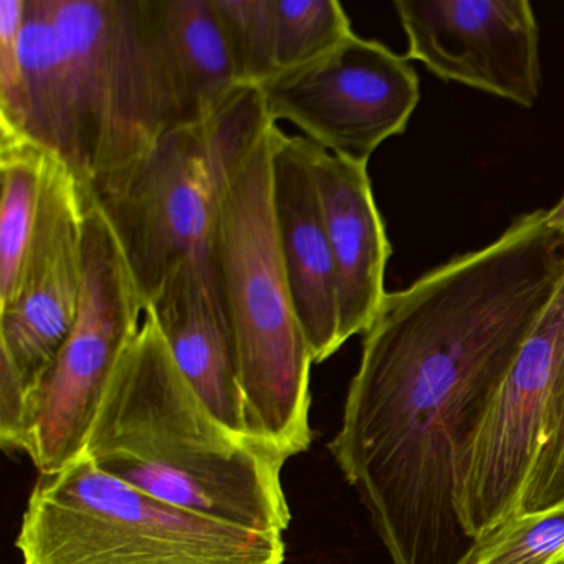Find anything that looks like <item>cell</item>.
Returning a JSON list of instances; mask_svg holds the SVG:
<instances>
[{
	"instance_id": "obj_1",
	"label": "cell",
	"mask_w": 564,
	"mask_h": 564,
	"mask_svg": "<svg viewBox=\"0 0 564 564\" xmlns=\"http://www.w3.org/2000/svg\"><path fill=\"white\" fill-rule=\"evenodd\" d=\"M547 210L386 293L329 452L391 564H455L468 455L518 352L564 282Z\"/></svg>"
},
{
	"instance_id": "obj_2",
	"label": "cell",
	"mask_w": 564,
	"mask_h": 564,
	"mask_svg": "<svg viewBox=\"0 0 564 564\" xmlns=\"http://www.w3.org/2000/svg\"><path fill=\"white\" fill-rule=\"evenodd\" d=\"M87 455L95 467L170 505L260 533L289 528V458L213 414L147 315L115 369Z\"/></svg>"
},
{
	"instance_id": "obj_3",
	"label": "cell",
	"mask_w": 564,
	"mask_h": 564,
	"mask_svg": "<svg viewBox=\"0 0 564 564\" xmlns=\"http://www.w3.org/2000/svg\"><path fill=\"white\" fill-rule=\"evenodd\" d=\"M22 137L82 187L137 161L161 137L134 0H28Z\"/></svg>"
},
{
	"instance_id": "obj_4",
	"label": "cell",
	"mask_w": 564,
	"mask_h": 564,
	"mask_svg": "<svg viewBox=\"0 0 564 564\" xmlns=\"http://www.w3.org/2000/svg\"><path fill=\"white\" fill-rule=\"evenodd\" d=\"M270 123L227 177L210 272L242 386L247 432L286 458L312 444V351L296 316L272 209Z\"/></svg>"
},
{
	"instance_id": "obj_5",
	"label": "cell",
	"mask_w": 564,
	"mask_h": 564,
	"mask_svg": "<svg viewBox=\"0 0 564 564\" xmlns=\"http://www.w3.org/2000/svg\"><path fill=\"white\" fill-rule=\"evenodd\" d=\"M270 123L259 88L240 87L209 120L167 131L137 161L84 187L117 239L144 313L183 263H200L214 286L210 242L227 177Z\"/></svg>"
},
{
	"instance_id": "obj_6",
	"label": "cell",
	"mask_w": 564,
	"mask_h": 564,
	"mask_svg": "<svg viewBox=\"0 0 564 564\" xmlns=\"http://www.w3.org/2000/svg\"><path fill=\"white\" fill-rule=\"evenodd\" d=\"M24 564H283V534L158 500L82 455L41 474L22 517Z\"/></svg>"
},
{
	"instance_id": "obj_7",
	"label": "cell",
	"mask_w": 564,
	"mask_h": 564,
	"mask_svg": "<svg viewBox=\"0 0 564 564\" xmlns=\"http://www.w3.org/2000/svg\"><path fill=\"white\" fill-rule=\"evenodd\" d=\"M84 262L77 323L29 399L25 455L41 474H55L84 455L115 369L144 313L117 239L87 194Z\"/></svg>"
},
{
	"instance_id": "obj_8",
	"label": "cell",
	"mask_w": 564,
	"mask_h": 564,
	"mask_svg": "<svg viewBox=\"0 0 564 564\" xmlns=\"http://www.w3.org/2000/svg\"><path fill=\"white\" fill-rule=\"evenodd\" d=\"M259 90L272 123L290 121L328 153L366 166L384 141L404 133L421 98L408 57L355 34Z\"/></svg>"
},
{
	"instance_id": "obj_9",
	"label": "cell",
	"mask_w": 564,
	"mask_h": 564,
	"mask_svg": "<svg viewBox=\"0 0 564 564\" xmlns=\"http://www.w3.org/2000/svg\"><path fill=\"white\" fill-rule=\"evenodd\" d=\"M564 384V282L498 388L468 455L458 517L468 543L520 513Z\"/></svg>"
},
{
	"instance_id": "obj_10",
	"label": "cell",
	"mask_w": 564,
	"mask_h": 564,
	"mask_svg": "<svg viewBox=\"0 0 564 564\" xmlns=\"http://www.w3.org/2000/svg\"><path fill=\"white\" fill-rule=\"evenodd\" d=\"M85 193L48 153L31 246L14 296L0 308V362L32 391L70 336L84 293Z\"/></svg>"
},
{
	"instance_id": "obj_11",
	"label": "cell",
	"mask_w": 564,
	"mask_h": 564,
	"mask_svg": "<svg viewBox=\"0 0 564 564\" xmlns=\"http://www.w3.org/2000/svg\"><path fill=\"white\" fill-rule=\"evenodd\" d=\"M408 61L435 77L531 108L540 97V35L527 0H398Z\"/></svg>"
},
{
	"instance_id": "obj_12",
	"label": "cell",
	"mask_w": 564,
	"mask_h": 564,
	"mask_svg": "<svg viewBox=\"0 0 564 564\" xmlns=\"http://www.w3.org/2000/svg\"><path fill=\"white\" fill-rule=\"evenodd\" d=\"M272 209L296 316L313 362L339 348L338 282L313 167V143L272 128Z\"/></svg>"
},
{
	"instance_id": "obj_13",
	"label": "cell",
	"mask_w": 564,
	"mask_h": 564,
	"mask_svg": "<svg viewBox=\"0 0 564 564\" xmlns=\"http://www.w3.org/2000/svg\"><path fill=\"white\" fill-rule=\"evenodd\" d=\"M134 6L161 133L209 120L242 87L213 0H134Z\"/></svg>"
},
{
	"instance_id": "obj_14",
	"label": "cell",
	"mask_w": 564,
	"mask_h": 564,
	"mask_svg": "<svg viewBox=\"0 0 564 564\" xmlns=\"http://www.w3.org/2000/svg\"><path fill=\"white\" fill-rule=\"evenodd\" d=\"M313 143V141H312ZM313 167L338 282L339 341L365 335L386 296L391 243L366 164L313 143Z\"/></svg>"
},
{
	"instance_id": "obj_15",
	"label": "cell",
	"mask_w": 564,
	"mask_h": 564,
	"mask_svg": "<svg viewBox=\"0 0 564 564\" xmlns=\"http://www.w3.org/2000/svg\"><path fill=\"white\" fill-rule=\"evenodd\" d=\"M144 315L154 319L181 372L213 414L250 437L236 349L206 269L197 262L177 267Z\"/></svg>"
},
{
	"instance_id": "obj_16",
	"label": "cell",
	"mask_w": 564,
	"mask_h": 564,
	"mask_svg": "<svg viewBox=\"0 0 564 564\" xmlns=\"http://www.w3.org/2000/svg\"><path fill=\"white\" fill-rule=\"evenodd\" d=\"M48 153L28 138H0V308L18 289L31 246Z\"/></svg>"
},
{
	"instance_id": "obj_17",
	"label": "cell",
	"mask_w": 564,
	"mask_h": 564,
	"mask_svg": "<svg viewBox=\"0 0 564 564\" xmlns=\"http://www.w3.org/2000/svg\"><path fill=\"white\" fill-rule=\"evenodd\" d=\"M455 564H564V503L513 514L471 540Z\"/></svg>"
},
{
	"instance_id": "obj_18",
	"label": "cell",
	"mask_w": 564,
	"mask_h": 564,
	"mask_svg": "<svg viewBox=\"0 0 564 564\" xmlns=\"http://www.w3.org/2000/svg\"><path fill=\"white\" fill-rule=\"evenodd\" d=\"M242 87H262L280 74L276 62L275 0H213Z\"/></svg>"
},
{
	"instance_id": "obj_19",
	"label": "cell",
	"mask_w": 564,
	"mask_h": 564,
	"mask_svg": "<svg viewBox=\"0 0 564 564\" xmlns=\"http://www.w3.org/2000/svg\"><path fill=\"white\" fill-rule=\"evenodd\" d=\"M275 15L280 74L318 61L352 35L336 0H275Z\"/></svg>"
},
{
	"instance_id": "obj_20",
	"label": "cell",
	"mask_w": 564,
	"mask_h": 564,
	"mask_svg": "<svg viewBox=\"0 0 564 564\" xmlns=\"http://www.w3.org/2000/svg\"><path fill=\"white\" fill-rule=\"evenodd\" d=\"M28 0H0V138H21L25 117L21 39Z\"/></svg>"
},
{
	"instance_id": "obj_21",
	"label": "cell",
	"mask_w": 564,
	"mask_h": 564,
	"mask_svg": "<svg viewBox=\"0 0 564 564\" xmlns=\"http://www.w3.org/2000/svg\"><path fill=\"white\" fill-rule=\"evenodd\" d=\"M564 503V384L547 429L546 441L528 481L521 513L550 510Z\"/></svg>"
},
{
	"instance_id": "obj_22",
	"label": "cell",
	"mask_w": 564,
	"mask_h": 564,
	"mask_svg": "<svg viewBox=\"0 0 564 564\" xmlns=\"http://www.w3.org/2000/svg\"><path fill=\"white\" fill-rule=\"evenodd\" d=\"M546 223L551 230L564 236V196L561 197L560 203L553 209L547 210Z\"/></svg>"
}]
</instances>
